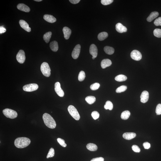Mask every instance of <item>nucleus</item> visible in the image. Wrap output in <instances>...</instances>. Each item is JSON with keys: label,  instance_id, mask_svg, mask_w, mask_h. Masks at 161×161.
Listing matches in <instances>:
<instances>
[{"label": "nucleus", "instance_id": "obj_27", "mask_svg": "<svg viewBox=\"0 0 161 161\" xmlns=\"http://www.w3.org/2000/svg\"><path fill=\"white\" fill-rule=\"evenodd\" d=\"M127 79V77L126 76L123 75H119L116 76L115 80L119 82H122L125 81Z\"/></svg>", "mask_w": 161, "mask_h": 161}, {"label": "nucleus", "instance_id": "obj_7", "mask_svg": "<svg viewBox=\"0 0 161 161\" xmlns=\"http://www.w3.org/2000/svg\"><path fill=\"white\" fill-rule=\"evenodd\" d=\"M16 58L17 61L21 64H23L24 63L26 60V56L24 51L20 50L16 56Z\"/></svg>", "mask_w": 161, "mask_h": 161}, {"label": "nucleus", "instance_id": "obj_36", "mask_svg": "<svg viewBox=\"0 0 161 161\" xmlns=\"http://www.w3.org/2000/svg\"><path fill=\"white\" fill-rule=\"evenodd\" d=\"M113 1V0H102L101 3L102 5L106 6L111 4Z\"/></svg>", "mask_w": 161, "mask_h": 161}, {"label": "nucleus", "instance_id": "obj_24", "mask_svg": "<svg viewBox=\"0 0 161 161\" xmlns=\"http://www.w3.org/2000/svg\"><path fill=\"white\" fill-rule=\"evenodd\" d=\"M108 36V33L105 32L100 33L98 36V39L100 41H103Z\"/></svg>", "mask_w": 161, "mask_h": 161}, {"label": "nucleus", "instance_id": "obj_4", "mask_svg": "<svg viewBox=\"0 0 161 161\" xmlns=\"http://www.w3.org/2000/svg\"><path fill=\"white\" fill-rule=\"evenodd\" d=\"M41 70L43 74L45 76L49 77L51 75V69L48 64L46 62H44L42 64L41 66Z\"/></svg>", "mask_w": 161, "mask_h": 161}, {"label": "nucleus", "instance_id": "obj_8", "mask_svg": "<svg viewBox=\"0 0 161 161\" xmlns=\"http://www.w3.org/2000/svg\"><path fill=\"white\" fill-rule=\"evenodd\" d=\"M130 56L132 59L138 61L141 59L142 56L140 52L137 50H134L131 53Z\"/></svg>", "mask_w": 161, "mask_h": 161}, {"label": "nucleus", "instance_id": "obj_12", "mask_svg": "<svg viewBox=\"0 0 161 161\" xmlns=\"http://www.w3.org/2000/svg\"><path fill=\"white\" fill-rule=\"evenodd\" d=\"M115 28L116 31L119 33L126 32L127 29L126 27L123 26L121 23H118L116 25Z\"/></svg>", "mask_w": 161, "mask_h": 161}, {"label": "nucleus", "instance_id": "obj_17", "mask_svg": "<svg viewBox=\"0 0 161 161\" xmlns=\"http://www.w3.org/2000/svg\"><path fill=\"white\" fill-rule=\"evenodd\" d=\"M17 8L20 10L25 12H28L30 11V8L26 5L23 3H20L18 4L17 6Z\"/></svg>", "mask_w": 161, "mask_h": 161}, {"label": "nucleus", "instance_id": "obj_22", "mask_svg": "<svg viewBox=\"0 0 161 161\" xmlns=\"http://www.w3.org/2000/svg\"><path fill=\"white\" fill-rule=\"evenodd\" d=\"M87 148L89 150L91 151H95L98 149V147L95 144L93 143H89L86 146Z\"/></svg>", "mask_w": 161, "mask_h": 161}, {"label": "nucleus", "instance_id": "obj_43", "mask_svg": "<svg viewBox=\"0 0 161 161\" xmlns=\"http://www.w3.org/2000/svg\"><path fill=\"white\" fill-rule=\"evenodd\" d=\"M6 30L5 28L3 26H1L0 27V33H4L6 31Z\"/></svg>", "mask_w": 161, "mask_h": 161}, {"label": "nucleus", "instance_id": "obj_1", "mask_svg": "<svg viewBox=\"0 0 161 161\" xmlns=\"http://www.w3.org/2000/svg\"><path fill=\"white\" fill-rule=\"evenodd\" d=\"M31 140L26 137H18L14 141V145L18 148H23L28 147L30 143Z\"/></svg>", "mask_w": 161, "mask_h": 161}, {"label": "nucleus", "instance_id": "obj_28", "mask_svg": "<svg viewBox=\"0 0 161 161\" xmlns=\"http://www.w3.org/2000/svg\"><path fill=\"white\" fill-rule=\"evenodd\" d=\"M52 33L51 32H49L45 34L43 36L44 40L46 43H48L49 42L50 38L51 37Z\"/></svg>", "mask_w": 161, "mask_h": 161}, {"label": "nucleus", "instance_id": "obj_32", "mask_svg": "<svg viewBox=\"0 0 161 161\" xmlns=\"http://www.w3.org/2000/svg\"><path fill=\"white\" fill-rule=\"evenodd\" d=\"M54 149L53 148H51L50 149L49 151L48 155L47 156V158H50V157H53L54 156Z\"/></svg>", "mask_w": 161, "mask_h": 161}, {"label": "nucleus", "instance_id": "obj_6", "mask_svg": "<svg viewBox=\"0 0 161 161\" xmlns=\"http://www.w3.org/2000/svg\"><path fill=\"white\" fill-rule=\"evenodd\" d=\"M38 88V86L37 84L33 83L25 85L23 86V89L25 91L31 92L37 90Z\"/></svg>", "mask_w": 161, "mask_h": 161}, {"label": "nucleus", "instance_id": "obj_42", "mask_svg": "<svg viewBox=\"0 0 161 161\" xmlns=\"http://www.w3.org/2000/svg\"><path fill=\"white\" fill-rule=\"evenodd\" d=\"M104 159L102 157H96L92 159L90 161H104Z\"/></svg>", "mask_w": 161, "mask_h": 161}, {"label": "nucleus", "instance_id": "obj_18", "mask_svg": "<svg viewBox=\"0 0 161 161\" xmlns=\"http://www.w3.org/2000/svg\"><path fill=\"white\" fill-rule=\"evenodd\" d=\"M44 19L48 22L53 23L56 22V19L54 17L51 15L46 14L44 16Z\"/></svg>", "mask_w": 161, "mask_h": 161}, {"label": "nucleus", "instance_id": "obj_25", "mask_svg": "<svg viewBox=\"0 0 161 161\" xmlns=\"http://www.w3.org/2000/svg\"><path fill=\"white\" fill-rule=\"evenodd\" d=\"M130 115V111L128 110L125 111L122 113L121 115V118L123 120H127L129 118Z\"/></svg>", "mask_w": 161, "mask_h": 161}, {"label": "nucleus", "instance_id": "obj_35", "mask_svg": "<svg viewBox=\"0 0 161 161\" xmlns=\"http://www.w3.org/2000/svg\"><path fill=\"white\" fill-rule=\"evenodd\" d=\"M91 115L94 119L96 120L99 118L100 115L98 112L94 111L92 112Z\"/></svg>", "mask_w": 161, "mask_h": 161}, {"label": "nucleus", "instance_id": "obj_47", "mask_svg": "<svg viewBox=\"0 0 161 161\" xmlns=\"http://www.w3.org/2000/svg\"><path fill=\"white\" fill-rule=\"evenodd\" d=\"M95 58L94 57H92V59H95Z\"/></svg>", "mask_w": 161, "mask_h": 161}, {"label": "nucleus", "instance_id": "obj_20", "mask_svg": "<svg viewBox=\"0 0 161 161\" xmlns=\"http://www.w3.org/2000/svg\"><path fill=\"white\" fill-rule=\"evenodd\" d=\"M159 15V13L157 11H154L151 13L149 16L147 18L148 22H150L153 19L157 17Z\"/></svg>", "mask_w": 161, "mask_h": 161}, {"label": "nucleus", "instance_id": "obj_9", "mask_svg": "<svg viewBox=\"0 0 161 161\" xmlns=\"http://www.w3.org/2000/svg\"><path fill=\"white\" fill-rule=\"evenodd\" d=\"M55 90L58 96L60 97L64 96V93L61 87V85L59 82H56L55 84Z\"/></svg>", "mask_w": 161, "mask_h": 161}, {"label": "nucleus", "instance_id": "obj_31", "mask_svg": "<svg viewBox=\"0 0 161 161\" xmlns=\"http://www.w3.org/2000/svg\"><path fill=\"white\" fill-rule=\"evenodd\" d=\"M153 34L156 37L161 38V29L157 28L154 30Z\"/></svg>", "mask_w": 161, "mask_h": 161}, {"label": "nucleus", "instance_id": "obj_40", "mask_svg": "<svg viewBox=\"0 0 161 161\" xmlns=\"http://www.w3.org/2000/svg\"><path fill=\"white\" fill-rule=\"evenodd\" d=\"M132 149L134 152H139L140 150L139 148L136 145H133L132 146Z\"/></svg>", "mask_w": 161, "mask_h": 161}, {"label": "nucleus", "instance_id": "obj_5", "mask_svg": "<svg viewBox=\"0 0 161 161\" xmlns=\"http://www.w3.org/2000/svg\"><path fill=\"white\" fill-rule=\"evenodd\" d=\"M3 113L6 117L11 119L16 118L18 115L16 111L8 108L3 110Z\"/></svg>", "mask_w": 161, "mask_h": 161}, {"label": "nucleus", "instance_id": "obj_19", "mask_svg": "<svg viewBox=\"0 0 161 161\" xmlns=\"http://www.w3.org/2000/svg\"><path fill=\"white\" fill-rule=\"evenodd\" d=\"M112 64V62L108 59H104L102 60L101 63V66L103 69H105L107 67H109Z\"/></svg>", "mask_w": 161, "mask_h": 161}, {"label": "nucleus", "instance_id": "obj_10", "mask_svg": "<svg viewBox=\"0 0 161 161\" xmlns=\"http://www.w3.org/2000/svg\"><path fill=\"white\" fill-rule=\"evenodd\" d=\"M80 50V46L79 44L75 46L72 53V56L74 59H76L79 56Z\"/></svg>", "mask_w": 161, "mask_h": 161}, {"label": "nucleus", "instance_id": "obj_41", "mask_svg": "<svg viewBox=\"0 0 161 161\" xmlns=\"http://www.w3.org/2000/svg\"><path fill=\"white\" fill-rule=\"evenodd\" d=\"M143 146L144 148L146 149H149L151 147L150 144L148 142L144 143L143 144Z\"/></svg>", "mask_w": 161, "mask_h": 161}, {"label": "nucleus", "instance_id": "obj_26", "mask_svg": "<svg viewBox=\"0 0 161 161\" xmlns=\"http://www.w3.org/2000/svg\"><path fill=\"white\" fill-rule=\"evenodd\" d=\"M85 99L89 104L92 105L95 102L96 98L94 96H89L87 97Z\"/></svg>", "mask_w": 161, "mask_h": 161}, {"label": "nucleus", "instance_id": "obj_29", "mask_svg": "<svg viewBox=\"0 0 161 161\" xmlns=\"http://www.w3.org/2000/svg\"><path fill=\"white\" fill-rule=\"evenodd\" d=\"M127 87L125 85H122L118 87L116 90V92L117 93H121L122 92H125L127 89Z\"/></svg>", "mask_w": 161, "mask_h": 161}, {"label": "nucleus", "instance_id": "obj_38", "mask_svg": "<svg viewBox=\"0 0 161 161\" xmlns=\"http://www.w3.org/2000/svg\"><path fill=\"white\" fill-rule=\"evenodd\" d=\"M155 112L157 115H160L161 114V104H158L157 105L156 108Z\"/></svg>", "mask_w": 161, "mask_h": 161}, {"label": "nucleus", "instance_id": "obj_45", "mask_svg": "<svg viewBox=\"0 0 161 161\" xmlns=\"http://www.w3.org/2000/svg\"><path fill=\"white\" fill-rule=\"evenodd\" d=\"M104 108L106 110H108V108H107V105H105L104 106Z\"/></svg>", "mask_w": 161, "mask_h": 161}, {"label": "nucleus", "instance_id": "obj_39", "mask_svg": "<svg viewBox=\"0 0 161 161\" xmlns=\"http://www.w3.org/2000/svg\"><path fill=\"white\" fill-rule=\"evenodd\" d=\"M154 24L156 26H161V17L156 19L154 22Z\"/></svg>", "mask_w": 161, "mask_h": 161}, {"label": "nucleus", "instance_id": "obj_15", "mask_svg": "<svg viewBox=\"0 0 161 161\" xmlns=\"http://www.w3.org/2000/svg\"><path fill=\"white\" fill-rule=\"evenodd\" d=\"M63 31L65 39H68L71 34V30L68 27H65L63 28Z\"/></svg>", "mask_w": 161, "mask_h": 161}, {"label": "nucleus", "instance_id": "obj_16", "mask_svg": "<svg viewBox=\"0 0 161 161\" xmlns=\"http://www.w3.org/2000/svg\"><path fill=\"white\" fill-rule=\"evenodd\" d=\"M136 136V134L134 132H126L123 135L124 139L127 140L132 139Z\"/></svg>", "mask_w": 161, "mask_h": 161}, {"label": "nucleus", "instance_id": "obj_33", "mask_svg": "<svg viewBox=\"0 0 161 161\" xmlns=\"http://www.w3.org/2000/svg\"><path fill=\"white\" fill-rule=\"evenodd\" d=\"M100 85L98 83H95L92 84L90 86V89L92 90H95L99 88Z\"/></svg>", "mask_w": 161, "mask_h": 161}, {"label": "nucleus", "instance_id": "obj_3", "mask_svg": "<svg viewBox=\"0 0 161 161\" xmlns=\"http://www.w3.org/2000/svg\"><path fill=\"white\" fill-rule=\"evenodd\" d=\"M68 110L69 113L73 118L76 120L80 119V115L76 108L73 105H70L68 107Z\"/></svg>", "mask_w": 161, "mask_h": 161}, {"label": "nucleus", "instance_id": "obj_11", "mask_svg": "<svg viewBox=\"0 0 161 161\" xmlns=\"http://www.w3.org/2000/svg\"><path fill=\"white\" fill-rule=\"evenodd\" d=\"M90 53L95 58H96L98 55V49L97 47L94 44H92L91 45L90 48Z\"/></svg>", "mask_w": 161, "mask_h": 161}, {"label": "nucleus", "instance_id": "obj_37", "mask_svg": "<svg viewBox=\"0 0 161 161\" xmlns=\"http://www.w3.org/2000/svg\"><path fill=\"white\" fill-rule=\"evenodd\" d=\"M106 105H107L108 109L110 110H113V105L111 102L110 101H107L106 103Z\"/></svg>", "mask_w": 161, "mask_h": 161}, {"label": "nucleus", "instance_id": "obj_46", "mask_svg": "<svg viewBox=\"0 0 161 161\" xmlns=\"http://www.w3.org/2000/svg\"><path fill=\"white\" fill-rule=\"evenodd\" d=\"M34 1H35L38 2H39L42 1V0H34Z\"/></svg>", "mask_w": 161, "mask_h": 161}, {"label": "nucleus", "instance_id": "obj_30", "mask_svg": "<svg viewBox=\"0 0 161 161\" xmlns=\"http://www.w3.org/2000/svg\"><path fill=\"white\" fill-rule=\"evenodd\" d=\"M85 78V74L84 72L81 71L80 72L78 76V80L80 82L83 81Z\"/></svg>", "mask_w": 161, "mask_h": 161}, {"label": "nucleus", "instance_id": "obj_21", "mask_svg": "<svg viewBox=\"0 0 161 161\" xmlns=\"http://www.w3.org/2000/svg\"><path fill=\"white\" fill-rule=\"evenodd\" d=\"M50 46L52 51L55 52L57 51L58 46V43L56 41H53L51 42L50 43Z\"/></svg>", "mask_w": 161, "mask_h": 161}, {"label": "nucleus", "instance_id": "obj_44", "mask_svg": "<svg viewBox=\"0 0 161 161\" xmlns=\"http://www.w3.org/2000/svg\"><path fill=\"white\" fill-rule=\"evenodd\" d=\"M80 0H70L69 1L70 3L73 4H77L79 2Z\"/></svg>", "mask_w": 161, "mask_h": 161}, {"label": "nucleus", "instance_id": "obj_34", "mask_svg": "<svg viewBox=\"0 0 161 161\" xmlns=\"http://www.w3.org/2000/svg\"><path fill=\"white\" fill-rule=\"evenodd\" d=\"M57 140L60 145L63 147H65L67 146V145L65 143V141L61 138H58L57 139Z\"/></svg>", "mask_w": 161, "mask_h": 161}, {"label": "nucleus", "instance_id": "obj_13", "mask_svg": "<svg viewBox=\"0 0 161 161\" xmlns=\"http://www.w3.org/2000/svg\"><path fill=\"white\" fill-rule=\"evenodd\" d=\"M20 26L25 31L30 32L31 31V28L29 27V25L24 20H21L19 21Z\"/></svg>", "mask_w": 161, "mask_h": 161}, {"label": "nucleus", "instance_id": "obj_23", "mask_svg": "<svg viewBox=\"0 0 161 161\" xmlns=\"http://www.w3.org/2000/svg\"><path fill=\"white\" fill-rule=\"evenodd\" d=\"M104 50L106 53L109 55H112L114 52V49L112 47L106 46L104 48Z\"/></svg>", "mask_w": 161, "mask_h": 161}, {"label": "nucleus", "instance_id": "obj_2", "mask_svg": "<svg viewBox=\"0 0 161 161\" xmlns=\"http://www.w3.org/2000/svg\"><path fill=\"white\" fill-rule=\"evenodd\" d=\"M44 123L47 127L51 129H54L56 127V123L54 119L47 113L44 114L43 117Z\"/></svg>", "mask_w": 161, "mask_h": 161}, {"label": "nucleus", "instance_id": "obj_14", "mask_svg": "<svg viewBox=\"0 0 161 161\" xmlns=\"http://www.w3.org/2000/svg\"><path fill=\"white\" fill-rule=\"evenodd\" d=\"M140 102L142 103H145L148 101L149 98V93L147 91L142 92L140 95Z\"/></svg>", "mask_w": 161, "mask_h": 161}]
</instances>
